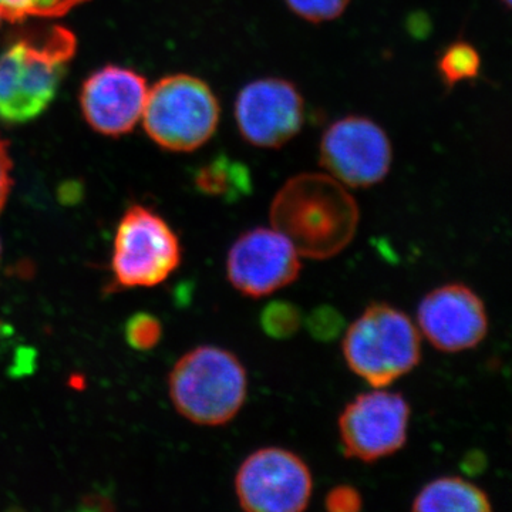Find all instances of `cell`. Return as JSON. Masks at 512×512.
<instances>
[{
    "mask_svg": "<svg viewBox=\"0 0 512 512\" xmlns=\"http://www.w3.org/2000/svg\"><path fill=\"white\" fill-rule=\"evenodd\" d=\"M416 325L433 348L460 353L477 348L487 336V308L470 286L453 282L421 299Z\"/></svg>",
    "mask_w": 512,
    "mask_h": 512,
    "instance_id": "obj_12",
    "label": "cell"
},
{
    "mask_svg": "<svg viewBox=\"0 0 512 512\" xmlns=\"http://www.w3.org/2000/svg\"><path fill=\"white\" fill-rule=\"evenodd\" d=\"M12 188V158L9 156L8 144L0 137V212L8 202Z\"/></svg>",
    "mask_w": 512,
    "mask_h": 512,
    "instance_id": "obj_23",
    "label": "cell"
},
{
    "mask_svg": "<svg viewBox=\"0 0 512 512\" xmlns=\"http://www.w3.org/2000/svg\"><path fill=\"white\" fill-rule=\"evenodd\" d=\"M235 494L248 512H301L313 493L311 468L298 454L264 447L249 454L235 476Z\"/></svg>",
    "mask_w": 512,
    "mask_h": 512,
    "instance_id": "obj_7",
    "label": "cell"
},
{
    "mask_svg": "<svg viewBox=\"0 0 512 512\" xmlns=\"http://www.w3.org/2000/svg\"><path fill=\"white\" fill-rule=\"evenodd\" d=\"M0 256H2V244H0Z\"/></svg>",
    "mask_w": 512,
    "mask_h": 512,
    "instance_id": "obj_25",
    "label": "cell"
},
{
    "mask_svg": "<svg viewBox=\"0 0 512 512\" xmlns=\"http://www.w3.org/2000/svg\"><path fill=\"white\" fill-rule=\"evenodd\" d=\"M362 507V494L353 485H336L330 488L325 497V508L329 512H357Z\"/></svg>",
    "mask_w": 512,
    "mask_h": 512,
    "instance_id": "obj_21",
    "label": "cell"
},
{
    "mask_svg": "<svg viewBox=\"0 0 512 512\" xmlns=\"http://www.w3.org/2000/svg\"><path fill=\"white\" fill-rule=\"evenodd\" d=\"M147 80L127 67L104 66L84 82L80 106L89 126L103 136L130 133L143 117Z\"/></svg>",
    "mask_w": 512,
    "mask_h": 512,
    "instance_id": "obj_13",
    "label": "cell"
},
{
    "mask_svg": "<svg viewBox=\"0 0 512 512\" xmlns=\"http://www.w3.org/2000/svg\"><path fill=\"white\" fill-rule=\"evenodd\" d=\"M269 217L302 258L326 261L349 247L360 211L348 187L332 175L302 173L279 188Z\"/></svg>",
    "mask_w": 512,
    "mask_h": 512,
    "instance_id": "obj_1",
    "label": "cell"
},
{
    "mask_svg": "<svg viewBox=\"0 0 512 512\" xmlns=\"http://www.w3.org/2000/svg\"><path fill=\"white\" fill-rule=\"evenodd\" d=\"M319 161L346 187L369 188L382 183L390 173L393 147L375 121L349 116L326 128L320 140Z\"/></svg>",
    "mask_w": 512,
    "mask_h": 512,
    "instance_id": "obj_9",
    "label": "cell"
},
{
    "mask_svg": "<svg viewBox=\"0 0 512 512\" xmlns=\"http://www.w3.org/2000/svg\"><path fill=\"white\" fill-rule=\"evenodd\" d=\"M76 39L62 26L12 43L0 53V121L22 124L45 113L56 99Z\"/></svg>",
    "mask_w": 512,
    "mask_h": 512,
    "instance_id": "obj_2",
    "label": "cell"
},
{
    "mask_svg": "<svg viewBox=\"0 0 512 512\" xmlns=\"http://www.w3.org/2000/svg\"><path fill=\"white\" fill-rule=\"evenodd\" d=\"M480 69V53L471 43L461 40L447 46L437 62V72L448 89L467 80L477 79Z\"/></svg>",
    "mask_w": 512,
    "mask_h": 512,
    "instance_id": "obj_16",
    "label": "cell"
},
{
    "mask_svg": "<svg viewBox=\"0 0 512 512\" xmlns=\"http://www.w3.org/2000/svg\"><path fill=\"white\" fill-rule=\"evenodd\" d=\"M342 316L335 309L322 308L312 313L309 318V329L318 339L333 338L342 329Z\"/></svg>",
    "mask_w": 512,
    "mask_h": 512,
    "instance_id": "obj_22",
    "label": "cell"
},
{
    "mask_svg": "<svg viewBox=\"0 0 512 512\" xmlns=\"http://www.w3.org/2000/svg\"><path fill=\"white\" fill-rule=\"evenodd\" d=\"M87 0H0V16L16 23L29 18L56 19Z\"/></svg>",
    "mask_w": 512,
    "mask_h": 512,
    "instance_id": "obj_17",
    "label": "cell"
},
{
    "mask_svg": "<svg viewBox=\"0 0 512 512\" xmlns=\"http://www.w3.org/2000/svg\"><path fill=\"white\" fill-rule=\"evenodd\" d=\"M285 2L296 16L318 25L342 16L348 9L350 0H285Z\"/></svg>",
    "mask_w": 512,
    "mask_h": 512,
    "instance_id": "obj_20",
    "label": "cell"
},
{
    "mask_svg": "<svg viewBox=\"0 0 512 512\" xmlns=\"http://www.w3.org/2000/svg\"><path fill=\"white\" fill-rule=\"evenodd\" d=\"M302 256L275 228L249 229L229 248V284L248 298H264L293 284L302 271Z\"/></svg>",
    "mask_w": 512,
    "mask_h": 512,
    "instance_id": "obj_10",
    "label": "cell"
},
{
    "mask_svg": "<svg viewBox=\"0 0 512 512\" xmlns=\"http://www.w3.org/2000/svg\"><path fill=\"white\" fill-rule=\"evenodd\" d=\"M3 19L2 16H0V25H2Z\"/></svg>",
    "mask_w": 512,
    "mask_h": 512,
    "instance_id": "obj_26",
    "label": "cell"
},
{
    "mask_svg": "<svg viewBox=\"0 0 512 512\" xmlns=\"http://www.w3.org/2000/svg\"><path fill=\"white\" fill-rule=\"evenodd\" d=\"M412 409L402 393L373 387L346 404L338 420L345 456L375 463L402 450Z\"/></svg>",
    "mask_w": 512,
    "mask_h": 512,
    "instance_id": "obj_8",
    "label": "cell"
},
{
    "mask_svg": "<svg viewBox=\"0 0 512 512\" xmlns=\"http://www.w3.org/2000/svg\"><path fill=\"white\" fill-rule=\"evenodd\" d=\"M217 96L204 80L171 74L148 89L144 130L165 150L190 153L211 140L220 124Z\"/></svg>",
    "mask_w": 512,
    "mask_h": 512,
    "instance_id": "obj_5",
    "label": "cell"
},
{
    "mask_svg": "<svg viewBox=\"0 0 512 512\" xmlns=\"http://www.w3.org/2000/svg\"><path fill=\"white\" fill-rule=\"evenodd\" d=\"M181 254L173 228L150 208L133 205L117 227L111 269L123 288H153L174 274Z\"/></svg>",
    "mask_w": 512,
    "mask_h": 512,
    "instance_id": "obj_6",
    "label": "cell"
},
{
    "mask_svg": "<svg viewBox=\"0 0 512 512\" xmlns=\"http://www.w3.org/2000/svg\"><path fill=\"white\" fill-rule=\"evenodd\" d=\"M500 2L503 3V5H505V8H511V0H500Z\"/></svg>",
    "mask_w": 512,
    "mask_h": 512,
    "instance_id": "obj_24",
    "label": "cell"
},
{
    "mask_svg": "<svg viewBox=\"0 0 512 512\" xmlns=\"http://www.w3.org/2000/svg\"><path fill=\"white\" fill-rule=\"evenodd\" d=\"M242 138L258 148H279L301 133L305 100L295 84L278 77L248 83L235 101Z\"/></svg>",
    "mask_w": 512,
    "mask_h": 512,
    "instance_id": "obj_11",
    "label": "cell"
},
{
    "mask_svg": "<svg viewBox=\"0 0 512 512\" xmlns=\"http://www.w3.org/2000/svg\"><path fill=\"white\" fill-rule=\"evenodd\" d=\"M168 390L175 410L191 423L225 426L247 402L248 373L229 350L198 346L175 363Z\"/></svg>",
    "mask_w": 512,
    "mask_h": 512,
    "instance_id": "obj_3",
    "label": "cell"
},
{
    "mask_svg": "<svg viewBox=\"0 0 512 512\" xmlns=\"http://www.w3.org/2000/svg\"><path fill=\"white\" fill-rule=\"evenodd\" d=\"M302 323L301 309L291 302H271L261 313V328L272 339L292 338L299 332Z\"/></svg>",
    "mask_w": 512,
    "mask_h": 512,
    "instance_id": "obj_18",
    "label": "cell"
},
{
    "mask_svg": "<svg viewBox=\"0 0 512 512\" xmlns=\"http://www.w3.org/2000/svg\"><path fill=\"white\" fill-rule=\"evenodd\" d=\"M343 357L372 387H387L419 366L421 336L409 316L386 302H373L346 329Z\"/></svg>",
    "mask_w": 512,
    "mask_h": 512,
    "instance_id": "obj_4",
    "label": "cell"
},
{
    "mask_svg": "<svg viewBox=\"0 0 512 512\" xmlns=\"http://www.w3.org/2000/svg\"><path fill=\"white\" fill-rule=\"evenodd\" d=\"M195 185L204 194L234 201L251 192L252 178L244 164L222 156L198 170Z\"/></svg>",
    "mask_w": 512,
    "mask_h": 512,
    "instance_id": "obj_15",
    "label": "cell"
},
{
    "mask_svg": "<svg viewBox=\"0 0 512 512\" xmlns=\"http://www.w3.org/2000/svg\"><path fill=\"white\" fill-rule=\"evenodd\" d=\"M417 512H488L493 510L483 488L461 477L431 480L414 497Z\"/></svg>",
    "mask_w": 512,
    "mask_h": 512,
    "instance_id": "obj_14",
    "label": "cell"
},
{
    "mask_svg": "<svg viewBox=\"0 0 512 512\" xmlns=\"http://www.w3.org/2000/svg\"><path fill=\"white\" fill-rule=\"evenodd\" d=\"M163 336L161 322L150 313H137L128 320L126 325V340L131 348L147 352L156 348Z\"/></svg>",
    "mask_w": 512,
    "mask_h": 512,
    "instance_id": "obj_19",
    "label": "cell"
}]
</instances>
